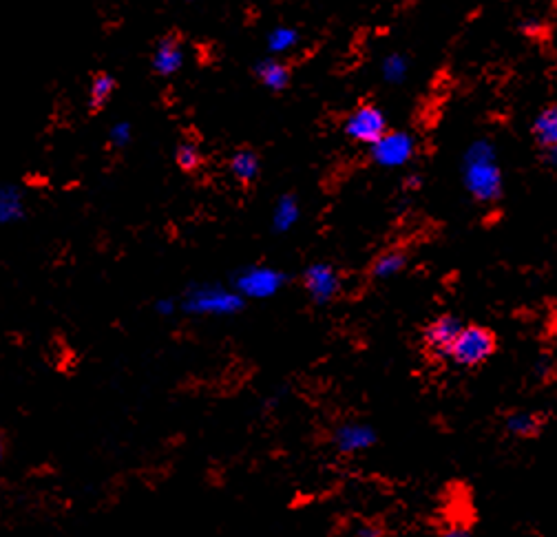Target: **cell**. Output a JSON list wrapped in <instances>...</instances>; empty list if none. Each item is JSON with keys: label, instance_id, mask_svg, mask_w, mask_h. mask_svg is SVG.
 I'll return each instance as SVG.
<instances>
[{"label": "cell", "instance_id": "obj_27", "mask_svg": "<svg viewBox=\"0 0 557 537\" xmlns=\"http://www.w3.org/2000/svg\"><path fill=\"white\" fill-rule=\"evenodd\" d=\"M407 186H412V188H418V186H420V179H418V177H412V179H407Z\"/></svg>", "mask_w": 557, "mask_h": 537}, {"label": "cell", "instance_id": "obj_20", "mask_svg": "<svg viewBox=\"0 0 557 537\" xmlns=\"http://www.w3.org/2000/svg\"><path fill=\"white\" fill-rule=\"evenodd\" d=\"M299 217V206L292 197H283L277 210H275V228L277 230H288L292 228L294 221Z\"/></svg>", "mask_w": 557, "mask_h": 537}, {"label": "cell", "instance_id": "obj_17", "mask_svg": "<svg viewBox=\"0 0 557 537\" xmlns=\"http://www.w3.org/2000/svg\"><path fill=\"white\" fill-rule=\"evenodd\" d=\"M175 162L186 173L197 171V168L204 162L202 151H199V144L195 140H180V144H177V149H175Z\"/></svg>", "mask_w": 557, "mask_h": 537}, {"label": "cell", "instance_id": "obj_4", "mask_svg": "<svg viewBox=\"0 0 557 537\" xmlns=\"http://www.w3.org/2000/svg\"><path fill=\"white\" fill-rule=\"evenodd\" d=\"M414 155V138L403 131H387L372 144V160L381 166H403Z\"/></svg>", "mask_w": 557, "mask_h": 537}, {"label": "cell", "instance_id": "obj_8", "mask_svg": "<svg viewBox=\"0 0 557 537\" xmlns=\"http://www.w3.org/2000/svg\"><path fill=\"white\" fill-rule=\"evenodd\" d=\"M184 65V51H182V36L173 31V34L164 36L155 45L153 51V71L157 76H175Z\"/></svg>", "mask_w": 557, "mask_h": 537}, {"label": "cell", "instance_id": "obj_7", "mask_svg": "<svg viewBox=\"0 0 557 537\" xmlns=\"http://www.w3.org/2000/svg\"><path fill=\"white\" fill-rule=\"evenodd\" d=\"M303 283H306V290L317 303L332 301L339 294L341 286L339 275H336V270L328 266V263H314V266H310L306 275H303Z\"/></svg>", "mask_w": 557, "mask_h": 537}, {"label": "cell", "instance_id": "obj_23", "mask_svg": "<svg viewBox=\"0 0 557 537\" xmlns=\"http://www.w3.org/2000/svg\"><path fill=\"white\" fill-rule=\"evenodd\" d=\"M522 31H524V34H527V36H531V38H533V36H535V38H540V36L544 34V27H542L540 23H535V20H524V23H522Z\"/></svg>", "mask_w": 557, "mask_h": 537}, {"label": "cell", "instance_id": "obj_21", "mask_svg": "<svg viewBox=\"0 0 557 537\" xmlns=\"http://www.w3.org/2000/svg\"><path fill=\"white\" fill-rule=\"evenodd\" d=\"M407 76V60L401 54H392L387 56L383 62V78L392 84L403 82V78Z\"/></svg>", "mask_w": 557, "mask_h": 537}, {"label": "cell", "instance_id": "obj_22", "mask_svg": "<svg viewBox=\"0 0 557 537\" xmlns=\"http://www.w3.org/2000/svg\"><path fill=\"white\" fill-rule=\"evenodd\" d=\"M131 138H133V129L129 122H118L111 126L109 144L113 146V149H124V146H129Z\"/></svg>", "mask_w": 557, "mask_h": 537}, {"label": "cell", "instance_id": "obj_26", "mask_svg": "<svg viewBox=\"0 0 557 537\" xmlns=\"http://www.w3.org/2000/svg\"><path fill=\"white\" fill-rule=\"evenodd\" d=\"M359 537H378V531L372 526H363V529H359Z\"/></svg>", "mask_w": 557, "mask_h": 537}, {"label": "cell", "instance_id": "obj_14", "mask_svg": "<svg viewBox=\"0 0 557 537\" xmlns=\"http://www.w3.org/2000/svg\"><path fill=\"white\" fill-rule=\"evenodd\" d=\"M533 135H535V140H538L540 149L555 157V146H557V109H555V104L542 109L538 118H535Z\"/></svg>", "mask_w": 557, "mask_h": 537}, {"label": "cell", "instance_id": "obj_19", "mask_svg": "<svg viewBox=\"0 0 557 537\" xmlns=\"http://www.w3.org/2000/svg\"><path fill=\"white\" fill-rule=\"evenodd\" d=\"M299 42V31L292 27H277L272 34L268 36V47L275 54H281V51H290L294 45Z\"/></svg>", "mask_w": 557, "mask_h": 537}, {"label": "cell", "instance_id": "obj_24", "mask_svg": "<svg viewBox=\"0 0 557 537\" xmlns=\"http://www.w3.org/2000/svg\"><path fill=\"white\" fill-rule=\"evenodd\" d=\"M440 537H471L465 526H449L447 531L440 533Z\"/></svg>", "mask_w": 557, "mask_h": 537}, {"label": "cell", "instance_id": "obj_18", "mask_svg": "<svg viewBox=\"0 0 557 537\" xmlns=\"http://www.w3.org/2000/svg\"><path fill=\"white\" fill-rule=\"evenodd\" d=\"M507 429H509V434L513 436H518V438H529V436H535L538 434V429H540V420L535 418L533 414H511L507 418Z\"/></svg>", "mask_w": 557, "mask_h": 537}, {"label": "cell", "instance_id": "obj_11", "mask_svg": "<svg viewBox=\"0 0 557 537\" xmlns=\"http://www.w3.org/2000/svg\"><path fill=\"white\" fill-rule=\"evenodd\" d=\"M25 210L27 202L23 188L12 182L0 184V224H16V221L25 217Z\"/></svg>", "mask_w": 557, "mask_h": 537}, {"label": "cell", "instance_id": "obj_15", "mask_svg": "<svg viewBox=\"0 0 557 537\" xmlns=\"http://www.w3.org/2000/svg\"><path fill=\"white\" fill-rule=\"evenodd\" d=\"M115 87H118V82H115L113 76H109V73H96L93 76L91 84H89V107L91 111H102L104 107H107V102L113 98V93H115Z\"/></svg>", "mask_w": 557, "mask_h": 537}, {"label": "cell", "instance_id": "obj_1", "mask_svg": "<svg viewBox=\"0 0 557 537\" xmlns=\"http://www.w3.org/2000/svg\"><path fill=\"white\" fill-rule=\"evenodd\" d=\"M465 184L478 202H496L502 195V173L489 142H476L467 151Z\"/></svg>", "mask_w": 557, "mask_h": 537}, {"label": "cell", "instance_id": "obj_12", "mask_svg": "<svg viewBox=\"0 0 557 537\" xmlns=\"http://www.w3.org/2000/svg\"><path fill=\"white\" fill-rule=\"evenodd\" d=\"M228 168H230V175H233L241 186L250 188L259 177V168H261L259 155L252 149H237L233 155H230Z\"/></svg>", "mask_w": 557, "mask_h": 537}, {"label": "cell", "instance_id": "obj_3", "mask_svg": "<svg viewBox=\"0 0 557 537\" xmlns=\"http://www.w3.org/2000/svg\"><path fill=\"white\" fill-rule=\"evenodd\" d=\"M345 133H348V138H352L354 142L372 146L387 133L385 113L374 107V104H361V107H356L350 113V118L345 120Z\"/></svg>", "mask_w": 557, "mask_h": 537}, {"label": "cell", "instance_id": "obj_5", "mask_svg": "<svg viewBox=\"0 0 557 537\" xmlns=\"http://www.w3.org/2000/svg\"><path fill=\"white\" fill-rule=\"evenodd\" d=\"M186 308L199 314H233L241 308V297L226 290H197L188 297Z\"/></svg>", "mask_w": 557, "mask_h": 537}, {"label": "cell", "instance_id": "obj_6", "mask_svg": "<svg viewBox=\"0 0 557 537\" xmlns=\"http://www.w3.org/2000/svg\"><path fill=\"white\" fill-rule=\"evenodd\" d=\"M462 330V321L454 314H443L436 321L427 325L425 345L434 356H449L451 345H454L458 332Z\"/></svg>", "mask_w": 557, "mask_h": 537}, {"label": "cell", "instance_id": "obj_16", "mask_svg": "<svg viewBox=\"0 0 557 537\" xmlns=\"http://www.w3.org/2000/svg\"><path fill=\"white\" fill-rule=\"evenodd\" d=\"M407 266V255L403 250H387L378 255L372 263V277L374 279H390L398 275Z\"/></svg>", "mask_w": 557, "mask_h": 537}, {"label": "cell", "instance_id": "obj_25", "mask_svg": "<svg viewBox=\"0 0 557 537\" xmlns=\"http://www.w3.org/2000/svg\"><path fill=\"white\" fill-rule=\"evenodd\" d=\"M157 310H160L162 314H171L173 312V303L171 301H160V303H157Z\"/></svg>", "mask_w": 557, "mask_h": 537}, {"label": "cell", "instance_id": "obj_2", "mask_svg": "<svg viewBox=\"0 0 557 537\" xmlns=\"http://www.w3.org/2000/svg\"><path fill=\"white\" fill-rule=\"evenodd\" d=\"M496 334L482 325H462L454 345H451L449 356L460 367H478L487 363L496 354Z\"/></svg>", "mask_w": 557, "mask_h": 537}, {"label": "cell", "instance_id": "obj_9", "mask_svg": "<svg viewBox=\"0 0 557 537\" xmlns=\"http://www.w3.org/2000/svg\"><path fill=\"white\" fill-rule=\"evenodd\" d=\"M283 277L279 275L277 270H270V268H252L248 270L246 275L239 277V292L246 294V297L252 299H264L270 297V294H275L281 286Z\"/></svg>", "mask_w": 557, "mask_h": 537}, {"label": "cell", "instance_id": "obj_10", "mask_svg": "<svg viewBox=\"0 0 557 537\" xmlns=\"http://www.w3.org/2000/svg\"><path fill=\"white\" fill-rule=\"evenodd\" d=\"M334 442L343 454H359L376 442V431L365 423H345L334 434Z\"/></svg>", "mask_w": 557, "mask_h": 537}, {"label": "cell", "instance_id": "obj_13", "mask_svg": "<svg viewBox=\"0 0 557 537\" xmlns=\"http://www.w3.org/2000/svg\"><path fill=\"white\" fill-rule=\"evenodd\" d=\"M255 76L261 80L264 87L270 91H286L290 87V67L286 62H281L277 58H264L255 65Z\"/></svg>", "mask_w": 557, "mask_h": 537}, {"label": "cell", "instance_id": "obj_28", "mask_svg": "<svg viewBox=\"0 0 557 537\" xmlns=\"http://www.w3.org/2000/svg\"><path fill=\"white\" fill-rule=\"evenodd\" d=\"M0 456H3V449H0Z\"/></svg>", "mask_w": 557, "mask_h": 537}]
</instances>
